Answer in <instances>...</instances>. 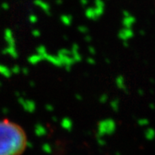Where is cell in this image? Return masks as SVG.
<instances>
[{"label":"cell","instance_id":"cell-1","mask_svg":"<svg viewBox=\"0 0 155 155\" xmlns=\"http://www.w3.org/2000/svg\"><path fill=\"white\" fill-rule=\"evenodd\" d=\"M25 131L16 122L0 121V155H22L27 148Z\"/></svg>","mask_w":155,"mask_h":155},{"label":"cell","instance_id":"cell-2","mask_svg":"<svg viewBox=\"0 0 155 155\" xmlns=\"http://www.w3.org/2000/svg\"><path fill=\"white\" fill-rule=\"evenodd\" d=\"M145 138L147 139L149 141H153L155 140V129L153 127H147V129L144 132Z\"/></svg>","mask_w":155,"mask_h":155},{"label":"cell","instance_id":"cell-3","mask_svg":"<svg viewBox=\"0 0 155 155\" xmlns=\"http://www.w3.org/2000/svg\"><path fill=\"white\" fill-rule=\"evenodd\" d=\"M139 124L140 126H142V127H147L149 124V121L147 119H141V120L139 121Z\"/></svg>","mask_w":155,"mask_h":155}]
</instances>
